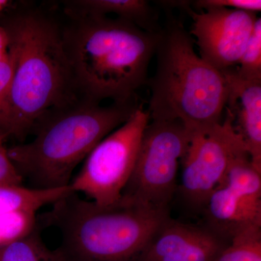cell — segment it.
<instances>
[{
  "instance_id": "cell-1",
  "label": "cell",
  "mask_w": 261,
  "mask_h": 261,
  "mask_svg": "<svg viewBox=\"0 0 261 261\" xmlns=\"http://www.w3.org/2000/svg\"><path fill=\"white\" fill-rule=\"evenodd\" d=\"M14 58L3 115L5 141L23 142L51 110L80 98L65 50L63 29L37 10H16L1 18Z\"/></svg>"
},
{
  "instance_id": "cell-2",
  "label": "cell",
  "mask_w": 261,
  "mask_h": 261,
  "mask_svg": "<svg viewBox=\"0 0 261 261\" xmlns=\"http://www.w3.org/2000/svg\"><path fill=\"white\" fill-rule=\"evenodd\" d=\"M70 19L63 37L79 97L99 104L137 102L161 32L109 16Z\"/></svg>"
},
{
  "instance_id": "cell-3",
  "label": "cell",
  "mask_w": 261,
  "mask_h": 261,
  "mask_svg": "<svg viewBox=\"0 0 261 261\" xmlns=\"http://www.w3.org/2000/svg\"><path fill=\"white\" fill-rule=\"evenodd\" d=\"M140 106L137 102L103 106L80 99L51 110L36 123L32 140L8 147V156L31 187H69L77 166Z\"/></svg>"
},
{
  "instance_id": "cell-4",
  "label": "cell",
  "mask_w": 261,
  "mask_h": 261,
  "mask_svg": "<svg viewBox=\"0 0 261 261\" xmlns=\"http://www.w3.org/2000/svg\"><path fill=\"white\" fill-rule=\"evenodd\" d=\"M171 210H157L121 200L100 205L70 192L38 216L39 227H53L61 236L60 261H140Z\"/></svg>"
},
{
  "instance_id": "cell-5",
  "label": "cell",
  "mask_w": 261,
  "mask_h": 261,
  "mask_svg": "<svg viewBox=\"0 0 261 261\" xmlns=\"http://www.w3.org/2000/svg\"><path fill=\"white\" fill-rule=\"evenodd\" d=\"M150 87V121H179L191 133L221 123L227 84L220 70L195 53L191 34L170 17L159 34Z\"/></svg>"
},
{
  "instance_id": "cell-6",
  "label": "cell",
  "mask_w": 261,
  "mask_h": 261,
  "mask_svg": "<svg viewBox=\"0 0 261 261\" xmlns=\"http://www.w3.org/2000/svg\"><path fill=\"white\" fill-rule=\"evenodd\" d=\"M191 132L179 121H149L132 176L121 200L157 210H171L177 175Z\"/></svg>"
},
{
  "instance_id": "cell-7",
  "label": "cell",
  "mask_w": 261,
  "mask_h": 261,
  "mask_svg": "<svg viewBox=\"0 0 261 261\" xmlns=\"http://www.w3.org/2000/svg\"><path fill=\"white\" fill-rule=\"evenodd\" d=\"M150 118L142 105L129 119L94 147L72 178L70 190L98 205L119 202L133 172L142 136Z\"/></svg>"
},
{
  "instance_id": "cell-8",
  "label": "cell",
  "mask_w": 261,
  "mask_h": 261,
  "mask_svg": "<svg viewBox=\"0 0 261 261\" xmlns=\"http://www.w3.org/2000/svg\"><path fill=\"white\" fill-rule=\"evenodd\" d=\"M244 150L243 140L226 113L224 121L192 133L176 192L189 211L201 214L212 192L224 181L233 160Z\"/></svg>"
},
{
  "instance_id": "cell-9",
  "label": "cell",
  "mask_w": 261,
  "mask_h": 261,
  "mask_svg": "<svg viewBox=\"0 0 261 261\" xmlns=\"http://www.w3.org/2000/svg\"><path fill=\"white\" fill-rule=\"evenodd\" d=\"M201 215L202 225L228 243L241 233L261 229V172L252 166L247 151L233 160Z\"/></svg>"
},
{
  "instance_id": "cell-10",
  "label": "cell",
  "mask_w": 261,
  "mask_h": 261,
  "mask_svg": "<svg viewBox=\"0 0 261 261\" xmlns=\"http://www.w3.org/2000/svg\"><path fill=\"white\" fill-rule=\"evenodd\" d=\"M180 3L193 20L190 34L195 37L201 58L220 71L238 65L256 21V13L215 7L197 13L188 2Z\"/></svg>"
},
{
  "instance_id": "cell-11",
  "label": "cell",
  "mask_w": 261,
  "mask_h": 261,
  "mask_svg": "<svg viewBox=\"0 0 261 261\" xmlns=\"http://www.w3.org/2000/svg\"><path fill=\"white\" fill-rule=\"evenodd\" d=\"M228 244L203 225L171 217L151 239L140 261H214Z\"/></svg>"
},
{
  "instance_id": "cell-12",
  "label": "cell",
  "mask_w": 261,
  "mask_h": 261,
  "mask_svg": "<svg viewBox=\"0 0 261 261\" xmlns=\"http://www.w3.org/2000/svg\"><path fill=\"white\" fill-rule=\"evenodd\" d=\"M221 72L227 84L226 113L243 140L252 166L261 172V80L244 78L235 68Z\"/></svg>"
},
{
  "instance_id": "cell-13",
  "label": "cell",
  "mask_w": 261,
  "mask_h": 261,
  "mask_svg": "<svg viewBox=\"0 0 261 261\" xmlns=\"http://www.w3.org/2000/svg\"><path fill=\"white\" fill-rule=\"evenodd\" d=\"M65 11L69 18L108 16L135 24L142 30L159 33L162 29L159 15L145 0H74L65 3Z\"/></svg>"
},
{
  "instance_id": "cell-14",
  "label": "cell",
  "mask_w": 261,
  "mask_h": 261,
  "mask_svg": "<svg viewBox=\"0 0 261 261\" xmlns=\"http://www.w3.org/2000/svg\"><path fill=\"white\" fill-rule=\"evenodd\" d=\"M71 192L69 187L56 189H37L24 185L0 184V214L17 210L38 212L51 205Z\"/></svg>"
},
{
  "instance_id": "cell-15",
  "label": "cell",
  "mask_w": 261,
  "mask_h": 261,
  "mask_svg": "<svg viewBox=\"0 0 261 261\" xmlns=\"http://www.w3.org/2000/svg\"><path fill=\"white\" fill-rule=\"evenodd\" d=\"M0 261H60L41 237L40 229L14 243L0 247Z\"/></svg>"
},
{
  "instance_id": "cell-16",
  "label": "cell",
  "mask_w": 261,
  "mask_h": 261,
  "mask_svg": "<svg viewBox=\"0 0 261 261\" xmlns=\"http://www.w3.org/2000/svg\"><path fill=\"white\" fill-rule=\"evenodd\" d=\"M37 213L17 210L0 214V247L19 241L40 228Z\"/></svg>"
},
{
  "instance_id": "cell-17",
  "label": "cell",
  "mask_w": 261,
  "mask_h": 261,
  "mask_svg": "<svg viewBox=\"0 0 261 261\" xmlns=\"http://www.w3.org/2000/svg\"><path fill=\"white\" fill-rule=\"evenodd\" d=\"M214 261H261V229L235 237Z\"/></svg>"
},
{
  "instance_id": "cell-18",
  "label": "cell",
  "mask_w": 261,
  "mask_h": 261,
  "mask_svg": "<svg viewBox=\"0 0 261 261\" xmlns=\"http://www.w3.org/2000/svg\"><path fill=\"white\" fill-rule=\"evenodd\" d=\"M237 72L245 79L261 80V18L254 24L251 35L238 63Z\"/></svg>"
},
{
  "instance_id": "cell-19",
  "label": "cell",
  "mask_w": 261,
  "mask_h": 261,
  "mask_svg": "<svg viewBox=\"0 0 261 261\" xmlns=\"http://www.w3.org/2000/svg\"><path fill=\"white\" fill-rule=\"evenodd\" d=\"M14 69V58L8 48V53L0 58V137L3 136V115L10 82ZM6 142V141H5Z\"/></svg>"
},
{
  "instance_id": "cell-20",
  "label": "cell",
  "mask_w": 261,
  "mask_h": 261,
  "mask_svg": "<svg viewBox=\"0 0 261 261\" xmlns=\"http://www.w3.org/2000/svg\"><path fill=\"white\" fill-rule=\"evenodd\" d=\"M198 9L206 8H226L257 13L261 10L260 0H199L195 2Z\"/></svg>"
},
{
  "instance_id": "cell-21",
  "label": "cell",
  "mask_w": 261,
  "mask_h": 261,
  "mask_svg": "<svg viewBox=\"0 0 261 261\" xmlns=\"http://www.w3.org/2000/svg\"><path fill=\"white\" fill-rule=\"evenodd\" d=\"M5 141L0 137V184L3 185H23L21 176L15 169L8 154Z\"/></svg>"
},
{
  "instance_id": "cell-22",
  "label": "cell",
  "mask_w": 261,
  "mask_h": 261,
  "mask_svg": "<svg viewBox=\"0 0 261 261\" xmlns=\"http://www.w3.org/2000/svg\"><path fill=\"white\" fill-rule=\"evenodd\" d=\"M8 51V37L4 28L0 25V58Z\"/></svg>"
},
{
  "instance_id": "cell-23",
  "label": "cell",
  "mask_w": 261,
  "mask_h": 261,
  "mask_svg": "<svg viewBox=\"0 0 261 261\" xmlns=\"http://www.w3.org/2000/svg\"><path fill=\"white\" fill-rule=\"evenodd\" d=\"M11 2L8 0H0V15L5 13V10L9 8Z\"/></svg>"
}]
</instances>
